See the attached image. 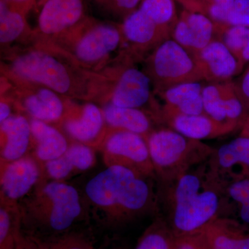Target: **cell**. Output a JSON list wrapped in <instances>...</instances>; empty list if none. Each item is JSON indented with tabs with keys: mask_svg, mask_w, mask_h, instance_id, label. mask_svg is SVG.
<instances>
[{
	"mask_svg": "<svg viewBox=\"0 0 249 249\" xmlns=\"http://www.w3.org/2000/svg\"><path fill=\"white\" fill-rule=\"evenodd\" d=\"M155 178L119 166H106L90 178L82 193L88 220L115 229L160 212Z\"/></svg>",
	"mask_w": 249,
	"mask_h": 249,
	"instance_id": "6da1fadb",
	"label": "cell"
},
{
	"mask_svg": "<svg viewBox=\"0 0 249 249\" xmlns=\"http://www.w3.org/2000/svg\"><path fill=\"white\" fill-rule=\"evenodd\" d=\"M160 185L163 217L176 237L199 231L218 217H229L227 188L211 173L208 160L178 179Z\"/></svg>",
	"mask_w": 249,
	"mask_h": 249,
	"instance_id": "7a4b0ae2",
	"label": "cell"
},
{
	"mask_svg": "<svg viewBox=\"0 0 249 249\" xmlns=\"http://www.w3.org/2000/svg\"><path fill=\"white\" fill-rule=\"evenodd\" d=\"M6 72L12 80L40 85L68 98L92 97L104 82L103 76L78 66L49 44L13 55Z\"/></svg>",
	"mask_w": 249,
	"mask_h": 249,
	"instance_id": "3957f363",
	"label": "cell"
},
{
	"mask_svg": "<svg viewBox=\"0 0 249 249\" xmlns=\"http://www.w3.org/2000/svg\"><path fill=\"white\" fill-rule=\"evenodd\" d=\"M22 231L33 237H53L71 231L88 219L81 193L63 181L45 178L19 204Z\"/></svg>",
	"mask_w": 249,
	"mask_h": 249,
	"instance_id": "277c9868",
	"label": "cell"
},
{
	"mask_svg": "<svg viewBox=\"0 0 249 249\" xmlns=\"http://www.w3.org/2000/svg\"><path fill=\"white\" fill-rule=\"evenodd\" d=\"M145 139L157 181L161 184L178 179L206 161L214 150L201 141L188 138L168 127L154 129Z\"/></svg>",
	"mask_w": 249,
	"mask_h": 249,
	"instance_id": "5b68a950",
	"label": "cell"
},
{
	"mask_svg": "<svg viewBox=\"0 0 249 249\" xmlns=\"http://www.w3.org/2000/svg\"><path fill=\"white\" fill-rule=\"evenodd\" d=\"M48 43L86 70L103 66L116 49L122 47L123 36L121 25L87 18L66 35Z\"/></svg>",
	"mask_w": 249,
	"mask_h": 249,
	"instance_id": "8992f818",
	"label": "cell"
},
{
	"mask_svg": "<svg viewBox=\"0 0 249 249\" xmlns=\"http://www.w3.org/2000/svg\"><path fill=\"white\" fill-rule=\"evenodd\" d=\"M144 60L143 71L156 94L181 83L203 81L194 57L173 39L160 44Z\"/></svg>",
	"mask_w": 249,
	"mask_h": 249,
	"instance_id": "52a82bcc",
	"label": "cell"
},
{
	"mask_svg": "<svg viewBox=\"0 0 249 249\" xmlns=\"http://www.w3.org/2000/svg\"><path fill=\"white\" fill-rule=\"evenodd\" d=\"M121 63L111 72L112 85L109 91V102L119 107H151L156 121L160 122L161 106L154 99L152 85L144 71L135 63L121 58ZM143 110V109H142Z\"/></svg>",
	"mask_w": 249,
	"mask_h": 249,
	"instance_id": "ba28073f",
	"label": "cell"
},
{
	"mask_svg": "<svg viewBox=\"0 0 249 249\" xmlns=\"http://www.w3.org/2000/svg\"><path fill=\"white\" fill-rule=\"evenodd\" d=\"M100 150L106 166L124 167L157 181L146 139L140 134L108 129Z\"/></svg>",
	"mask_w": 249,
	"mask_h": 249,
	"instance_id": "9c48e42d",
	"label": "cell"
},
{
	"mask_svg": "<svg viewBox=\"0 0 249 249\" xmlns=\"http://www.w3.org/2000/svg\"><path fill=\"white\" fill-rule=\"evenodd\" d=\"M121 29L124 48L121 55L134 63L145 60L172 37L171 31L160 27L139 7L124 18Z\"/></svg>",
	"mask_w": 249,
	"mask_h": 249,
	"instance_id": "30bf717a",
	"label": "cell"
},
{
	"mask_svg": "<svg viewBox=\"0 0 249 249\" xmlns=\"http://www.w3.org/2000/svg\"><path fill=\"white\" fill-rule=\"evenodd\" d=\"M0 166V200L10 204H20L45 178L42 164L29 154Z\"/></svg>",
	"mask_w": 249,
	"mask_h": 249,
	"instance_id": "8fae6325",
	"label": "cell"
},
{
	"mask_svg": "<svg viewBox=\"0 0 249 249\" xmlns=\"http://www.w3.org/2000/svg\"><path fill=\"white\" fill-rule=\"evenodd\" d=\"M14 81L17 83L18 87L11 100L18 109L24 111L31 119L49 124L61 123L68 107L62 96L40 85Z\"/></svg>",
	"mask_w": 249,
	"mask_h": 249,
	"instance_id": "7c38bea8",
	"label": "cell"
},
{
	"mask_svg": "<svg viewBox=\"0 0 249 249\" xmlns=\"http://www.w3.org/2000/svg\"><path fill=\"white\" fill-rule=\"evenodd\" d=\"M60 125L72 142H81L100 150L108 129L103 109L93 103L80 107L68 106Z\"/></svg>",
	"mask_w": 249,
	"mask_h": 249,
	"instance_id": "4fadbf2b",
	"label": "cell"
},
{
	"mask_svg": "<svg viewBox=\"0 0 249 249\" xmlns=\"http://www.w3.org/2000/svg\"><path fill=\"white\" fill-rule=\"evenodd\" d=\"M202 99L205 114L236 129L242 128L249 115L237 95L233 80L204 85Z\"/></svg>",
	"mask_w": 249,
	"mask_h": 249,
	"instance_id": "5bb4252c",
	"label": "cell"
},
{
	"mask_svg": "<svg viewBox=\"0 0 249 249\" xmlns=\"http://www.w3.org/2000/svg\"><path fill=\"white\" fill-rule=\"evenodd\" d=\"M208 165L214 178L226 188L249 178V137L240 135L214 148Z\"/></svg>",
	"mask_w": 249,
	"mask_h": 249,
	"instance_id": "9a60e30c",
	"label": "cell"
},
{
	"mask_svg": "<svg viewBox=\"0 0 249 249\" xmlns=\"http://www.w3.org/2000/svg\"><path fill=\"white\" fill-rule=\"evenodd\" d=\"M83 0H47L37 19V34L53 42L86 19Z\"/></svg>",
	"mask_w": 249,
	"mask_h": 249,
	"instance_id": "2e32d148",
	"label": "cell"
},
{
	"mask_svg": "<svg viewBox=\"0 0 249 249\" xmlns=\"http://www.w3.org/2000/svg\"><path fill=\"white\" fill-rule=\"evenodd\" d=\"M193 57L203 81L208 83L231 81L243 71L238 60L219 39H214Z\"/></svg>",
	"mask_w": 249,
	"mask_h": 249,
	"instance_id": "e0dca14e",
	"label": "cell"
},
{
	"mask_svg": "<svg viewBox=\"0 0 249 249\" xmlns=\"http://www.w3.org/2000/svg\"><path fill=\"white\" fill-rule=\"evenodd\" d=\"M171 38L194 56L217 39V27L202 13L183 9L174 27Z\"/></svg>",
	"mask_w": 249,
	"mask_h": 249,
	"instance_id": "ac0fdd59",
	"label": "cell"
},
{
	"mask_svg": "<svg viewBox=\"0 0 249 249\" xmlns=\"http://www.w3.org/2000/svg\"><path fill=\"white\" fill-rule=\"evenodd\" d=\"M94 150L81 142H71L63 155L43 165L45 178L65 182L78 174L91 169L96 162Z\"/></svg>",
	"mask_w": 249,
	"mask_h": 249,
	"instance_id": "d6986e66",
	"label": "cell"
},
{
	"mask_svg": "<svg viewBox=\"0 0 249 249\" xmlns=\"http://www.w3.org/2000/svg\"><path fill=\"white\" fill-rule=\"evenodd\" d=\"M0 164L29 155L32 145L30 119L22 114H13L0 123Z\"/></svg>",
	"mask_w": 249,
	"mask_h": 249,
	"instance_id": "ffe728a7",
	"label": "cell"
},
{
	"mask_svg": "<svg viewBox=\"0 0 249 249\" xmlns=\"http://www.w3.org/2000/svg\"><path fill=\"white\" fill-rule=\"evenodd\" d=\"M161 122L185 137L201 142L222 137L236 130L230 124L217 122L205 113L197 115L168 114L162 116Z\"/></svg>",
	"mask_w": 249,
	"mask_h": 249,
	"instance_id": "44dd1931",
	"label": "cell"
},
{
	"mask_svg": "<svg viewBox=\"0 0 249 249\" xmlns=\"http://www.w3.org/2000/svg\"><path fill=\"white\" fill-rule=\"evenodd\" d=\"M201 82L181 83L157 93L164 104L161 106V117L168 114L197 115L204 114Z\"/></svg>",
	"mask_w": 249,
	"mask_h": 249,
	"instance_id": "7402d4cb",
	"label": "cell"
},
{
	"mask_svg": "<svg viewBox=\"0 0 249 249\" xmlns=\"http://www.w3.org/2000/svg\"><path fill=\"white\" fill-rule=\"evenodd\" d=\"M202 231L213 249H249V226L235 218L218 217Z\"/></svg>",
	"mask_w": 249,
	"mask_h": 249,
	"instance_id": "603a6c76",
	"label": "cell"
},
{
	"mask_svg": "<svg viewBox=\"0 0 249 249\" xmlns=\"http://www.w3.org/2000/svg\"><path fill=\"white\" fill-rule=\"evenodd\" d=\"M33 156L42 166L63 155L70 142L57 127L43 121L30 119Z\"/></svg>",
	"mask_w": 249,
	"mask_h": 249,
	"instance_id": "cb8c5ba5",
	"label": "cell"
},
{
	"mask_svg": "<svg viewBox=\"0 0 249 249\" xmlns=\"http://www.w3.org/2000/svg\"><path fill=\"white\" fill-rule=\"evenodd\" d=\"M102 109L108 129L129 131L145 139L155 129L152 116L142 109L119 107L109 103H106Z\"/></svg>",
	"mask_w": 249,
	"mask_h": 249,
	"instance_id": "d4e9b609",
	"label": "cell"
},
{
	"mask_svg": "<svg viewBox=\"0 0 249 249\" xmlns=\"http://www.w3.org/2000/svg\"><path fill=\"white\" fill-rule=\"evenodd\" d=\"M26 15L0 0V42L9 45L29 33Z\"/></svg>",
	"mask_w": 249,
	"mask_h": 249,
	"instance_id": "484cf974",
	"label": "cell"
},
{
	"mask_svg": "<svg viewBox=\"0 0 249 249\" xmlns=\"http://www.w3.org/2000/svg\"><path fill=\"white\" fill-rule=\"evenodd\" d=\"M22 231L19 204L0 200V249H16Z\"/></svg>",
	"mask_w": 249,
	"mask_h": 249,
	"instance_id": "4316f807",
	"label": "cell"
},
{
	"mask_svg": "<svg viewBox=\"0 0 249 249\" xmlns=\"http://www.w3.org/2000/svg\"><path fill=\"white\" fill-rule=\"evenodd\" d=\"M176 236L163 216L159 215L144 231L134 249H174Z\"/></svg>",
	"mask_w": 249,
	"mask_h": 249,
	"instance_id": "83f0119b",
	"label": "cell"
},
{
	"mask_svg": "<svg viewBox=\"0 0 249 249\" xmlns=\"http://www.w3.org/2000/svg\"><path fill=\"white\" fill-rule=\"evenodd\" d=\"M216 27L217 38L225 44L241 66L244 69L249 65V27L219 24Z\"/></svg>",
	"mask_w": 249,
	"mask_h": 249,
	"instance_id": "f1b7e54d",
	"label": "cell"
},
{
	"mask_svg": "<svg viewBox=\"0 0 249 249\" xmlns=\"http://www.w3.org/2000/svg\"><path fill=\"white\" fill-rule=\"evenodd\" d=\"M175 0H142L139 8L160 27L171 31L178 16Z\"/></svg>",
	"mask_w": 249,
	"mask_h": 249,
	"instance_id": "f546056e",
	"label": "cell"
},
{
	"mask_svg": "<svg viewBox=\"0 0 249 249\" xmlns=\"http://www.w3.org/2000/svg\"><path fill=\"white\" fill-rule=\"evenodd\" d=\"M31 237L38 249H95L92 241L86 234L75 231L43 238Z\"/></svg>",
	"mask_w": 249,
	"mask_h": 249,
	"instance_id": "4dcf8cb0",
	"label": "cell"
},
{
	"mask_svg": "<svg viewBox=\"0 0 249 249\" xmlns=\"http://www.w3.org/2000/svg\"><path fill=\"white\" fill-rule=\"evenodd\" d=\"M201 13L214 24L225 25L228 15L235 0H196Z\"/></svg>",
	"mask_w": 249,
	"mask_h": 249,
	"instance_id": "1f68e13d",
	"label": "cell"
},
{
	"mask_svg": "<svg viewBox=\"0 0 249 249\" xmlns=\"http://www.w3.org/2000/svg\"><path fill=\"white\" fill-rule=\"evenodd\" d=\"M98 4L124 19L136 11L142 0H96Z\"/></svg>",
	"mask_w": 249,
	"mask_h": 249,
	"instance_id": "d6a6232c",
	"label": "cell"
},
{
	"mask_svg": "<svg viewBox=\"0 0 249 249\" xmlns=\"http://www.w3.org/2000/svg\"><path fill=\"white\" fill-rule=\"evenodd\" d=\"M225 25L249 27V0L234 1Z\"/></svg>",
	"mask_w": 249,
	"mask_h": 249,
	"instance_id": "836d02e7",
	"label": "cell"
},
{
	"mask_svg": "<svg viewBox=\"0 0 249 249\" xmlns=\"http://www.w3.org/2000/svg\"><path fill=\"white\" fill-rule=\"evenodd\" d=\"M174 249H213L202 230L176 237Z\"/></svg>",
	"mask_w": 249,
	"mask_h": 249,
	"instance_id": "e575fe53",
	"label": "cell"
},
{
	"mask_svg": "<svg viewBox=\"0 0 249 249\" xmlns=\"http://www.w3.org/2000/svg\"><path fill=\"white\" fill-rule=\"evenodd\" d=\"M234 84L237 95L245 108L247 107L249 103V65L241 76L234 81Z\"/></svg>",
	"mask_w": 249,
	"mask_h": 249,
	"instance_id": "d590c367",
	"label": "cell"
},
{
	"mask_svg": "<svg viewBox=\"0 0 249 249\" xmlns=\"http://www.w3.org/2000/svg\"><path fill=\"white\" fill-rule=\"evenodd\" d=\"M11 7L27 14L33 6L37 4V0H4Z\"/></svg>",
	"mask_w": 249,
	"mask_h": 249,
	"instance_id": "8d00e7d4",
	"label": "cell"
},
{
	"mask_svg": "<svg viewBox=\"0 0 249 249\" xmlns=\"http://www.w3.org/2000/svg\"><path fill=\"white\" fill-rule=\"evenodd\" d=\"M16 249H38L35 240L31 236L21 231L18 236Z\"/></svg>",
	"mask_w": 249,
	"mask_h": 249,
	"instance_id": "74e56055",
	"label": "cell"
},
{
	"mask_svg": "<svg viewBox=\"0 0 249 249\" xmlns=\"http://www.w3.org/2000/svg\"><path fill=\"white\" fill-rule=\"evenodd\" d=\"M12 103L9 98L1 97L0 103V123L6 121L12 116Z\"/></svg>",
	"mask_w": 249,
	"mask_h": 249,
	"instance_id": "f35d334b",
	"label": "cell"
},
{
	"mask_svg": "<svg viewBox=\"0 0 249 249\" xmlns=\"http://www.w3.org/2000/svg\"><path fill=\"white\" fill-rule=\"evenodd\" d=\"M237 209L240 221L249 225V199Z\"/></svg>",
	"mask_w": 249,
	"mask_h": 249,
	"instance_id": "ab89813d",
	"label": "cell"
},
{
	"mask_svg": "<svg viewBox=\"0 0 249 249\" xmlns=\"http://www.w3.org/2000/svg\"><path fill=\"white\" fill-rule=\"evenodd\" d=\"M175 1L179 3L184 9L189 10V11H196V12H200L199 6H198L197 4H196V0H175Z\"/></svg>",
	"mask_w": 249,
	"mask_h": 249,
	"instance_id": "60d3db41",
	"label": "cell"
},
{
	"mask_svg": "<svg viewBox=\"0 0 249 249\" xmlns=\"http://www.w3.org/2000/svg\"><path fill=\"white\" fill-rule=\"evenodd\" d=\"M240 135L249 137V115L247 116L242 127Z\"/></svg>",
	"mask_w": 249,
	"mask_h": 249,
	"instance_id": "b9f144b4",
	"label": "cell"
},
{
	"mask_svg": "<svg viewBox=\"0 0 249 249\" xmlns=\"http://www.w3.org/2000/svg\"><path fill=\"white\" fill-rule=\"evenodd\" d=\"M47 0H37V5L39 6H42V5Z\"/></svg>",
	"mask_w": 249,
	"mask_h": 249,
	"instance_id": "7bdbcfd3",
	"label": "cell"
},
{
	"mask_svg": "<svg viewBox=\"0 0 249 249\" xmlns=\"http://www.w3.org/2000/svg\"><path fill=\"white\" fill-rule=\"evenodd\" d=\"M246 109H247V112H248V114H249V103L248 105H247V107H246Z\"/></svg>",
	"mask_w": 249,
	"mask_h": 249,
	"instance_id": "ee69618b",
	"label": "cell"
},
{
	"mask_svg": "<svg viewBox=\"0 0 249 249\" xmlns=\"http://www.w3.org/2000/svg\"><path fill=\"white\" fill-rule=\"evenodd\" d=\"M95 249H106L103 248V247H101V248H98V249L95 248ZM121 249L116 248V249Z\"/></svg>",
	"mask_w": 249,
	"mask_h": 249,
	"instance_id": "f6af8a7d",
	"label": "cell"
}]
</instances>
